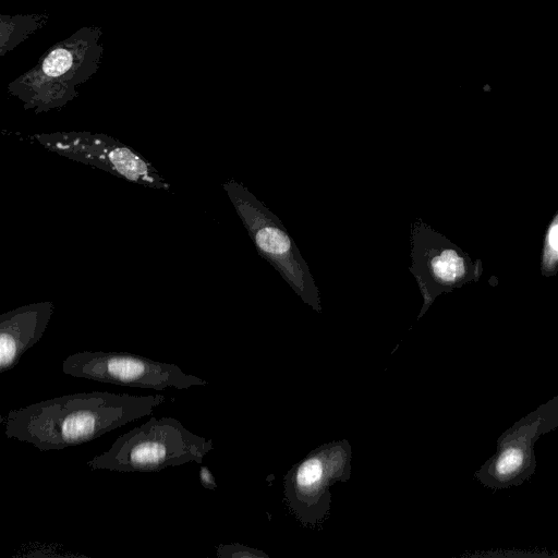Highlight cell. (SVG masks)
<instances>
[{
    "label": "cell",
    "mask_w": 558,
    "mask_h": 558,
    "mask_svg": "<svg viewBox=\"0 0 558 558\" xmlns=\"http://www.w3.org/2000/svg\"><path fill=\"white\" fill-rule=\"evenodd\" d=\"M410 271L423 296L421 317L441 293L450 292L482 275L480 259L473 262L460 247L417 219L411 229Z\"/></svg>",
    "instance_id": "cell-6"
},
{
    "label": "cell",
    "mask_w": 558,
    "mask_h": 558,
    "mask_svg": "<svg viewBox=\"0 0 558 558\" xmlns=\"http://www.w3.org/2000/svg\"><path fill=\"white\" fill-rule=\"evenodd\" d=\"M214 449L213 440L189 430L170 416L150 417L119 436L111 447L93 457L90 470L159 472L189 462L201 463Z\"/></svg>",
    "instance_id": "cell-3"
},
{
    "label": "cell",
    "mask_w": 558,
    "mask_h": 558,
    "mask_svg": "<svg viewBox=\"0 0 558 558\" xmlns=\"http://www.w3.org/2000/svg\"><path fill=\"white\" fill-rule=\"evenodd\" d=\"M350 447L343 441L324 446L295 465L287 477V496L303 521L315 522L328 509V486L349 475Z\"/></svg>",
    "instance_id": "cell-8"
},
{
    "label": "cell",
    "mask_w": 558,
    "mask_h": 558,
    "mask_svg": "<svg viewBox=\"0 0 558 558\" xmlns=\"http://www.w3.org/2000/svg\"><path fill=\"white\" fill-rule=\"evenodd\" d=\"M101 35L98 25L82 26L51 45L33 68L8 84V93L37 114L64 107L98 72L104 54Z\"/></svg>",
    "instance_id": "cell-2"
},
{
    "label": "cell",
    "mask_w": 558,
    "mask_h": 558,
    "mask_svg": "<svg viewBox=\"0 0 558 558\" xmlns=\"http://www.w3.org/2000/svg\"><path fill=\"white\" fill-rule=\"evenodd\" d=\"M556 428L558 396L506 429L497 439V451L475 472V477L494 490L523 484L536 469L534 444Z\"/></svg>",
    "instance_id": "cell-7"
},
{
    "label": "cell",
    "mask_w": 558,
    "mask_h": 558,
    "mask_svg": "<svg viewBox=\"0 0 558 558\" xmlns=\"http://www.w3.org/2000/svg\"><path fill=\"white\" fill-rule=\"evenodd\" d=\"M35 137L59 154L102 168L129 181L154 187L169 186L138 154L106 135L62 132Z\"/></svg>",
    "instance_id": "cell-9"
},
{
    "label": "cell",
    "mask_w": 558,
    "mask_h": 558,
    "mask_svg": "<svg viewBox=\"0 0 558 558\" xmlns=\"http://www.w3.org/2000/svg\"><path fill=\"white\" fill-rule=\"evenodd\" d=\"M541 274L544 277L558 275V210L550 220L544 236Z\"/></svg>",
    "instance_id": "cell-12"
},
{
    "label": "cell",
    "mask_w": 558,
    "mask_h": 558,
    "mask_svg": "<svg viewBox=\"0 0 558 558\" xmlns=\"http://www.w3.org/2000/svg\"><path fill=\"white\" fill-rule=\"evenodd\" d=\"M217 556L221 558H247V557H265V554L243 546L241 544L220 545L217 548Z\"/></svg>",
    "instance_id": "cell-13"
},
{
    "label": "cell",
    "mask_w": 558,
    "mask_h": 558,
    "mask_svg": "<svg viewBox=\"0 0 558 558\" xmlns=\"http://www.w3.org/2000/svg\"><path fill=\"white\" fill-rule=\"evenodd\" d=\"M50 15L47 13L1 14L0 15V57H4L33 34L46 26Z\"/></svg>",
    "instance_id": "cell-11"
},
{
    "label": "cell",
    "mask_w": 558,
    "mask_h": 558,
    "mask_svg": "<svg viewBox=\"0 0 558 558\" xmlns=\"http://www.w3.org/2000/svg\"><path fill=\"white\" fill-rule=\"evenodd\" d=\"M53 311V303L46 301L0 316V374L15 367L22 355L41 339Z\"/></svg>",
    "instance_id": "cell-10"
},
{
    "label": "cell",
    "mask_w": 558,
    "mask_h": 558,
    "mask_svg": "<svg viewBox=\"0 0 558 558\" xmlns=\"http://www.w3.org/2000/svg\"><path fill=\"white\" fill-rule=\"evenodd\" d=\"M168 400L163 395L76 392L11 410L1 423L8 438L40 451L61 450L147 416Z\"/></svg>",
    "instance_id": "cell-1"
},
{
    "label": "cell",
    "mask_w": 558,
    "mask_h": 558,
    "mask_svg": "<svg viewBox=\"0 0 558 558\" xmlns=\"http://www.w3.org/2000/svg\"><path fill=\"white\" fill-rule=\"evenodd\" d=\"M199 481L204 488L214 490L218 487L214 475L205 465H202L199 469Z\"/></svg>",
    "instance_id": "cell-14"
},
{
    "label": "cell",
    "mask_w": 558,
    "mask_h": 558,
    "mask_svg": "<svg viewBox=\"0 0 558 558\" xmlns=\"http://www.w3.org/2000/svg\"><path fill=\"white\" fill-rule=\"evenodd\" d=\"M61 368L65 375L76 378L157 391L208 384L201 377L185 374L175 364L128 352H76L64 359Z\"/></svg>",
    "instance_id": "cell-5"
},
{
    "label": "cell",
    "mask_w": 558,
    "mask_h": 558,
    "mask_svg": "<svg viewBox=\"0 0 558 558\" xmlns=\"http://www.w3.org/2000/svg\"><path fill=\"white\" fill-rule=\"evenodd\" d=\"M223 189L259 255L270 263L306 304L320 312L319 290L283 223L243 184L229 180Z\"/></svg>",
    "instance_id": "cell-4"
}]
</instances>
